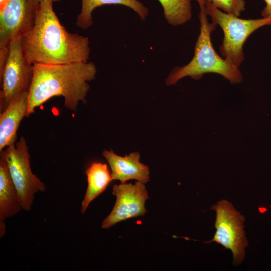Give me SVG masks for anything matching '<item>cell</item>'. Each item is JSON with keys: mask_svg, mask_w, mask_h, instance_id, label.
I'll return each instance as SVG.
<instances>
[{"mask_svg": "<svg viewBox=\"0 0 271 271\" xmlns=\"http://www.w3.org/2000/svg\"><path fill=\"white\" fill-rule=\"evenodd\" d=\"M29 91L15 97L0 114V151L17 139V132L28 108Z\"/></svg>", "mask_w": 271, "mask_h": 271, "instance_id": "obj_11", "label": "cell"}, {"mask_svg": "<svg viewBox=\"0 0 271 271\" xmlns=\"http://www.w3.org/2000/svg\"><path fill=\"white\" fill-rule=\"evenodd\" d=\"M1 158L6 162L17 190L22 209H31L35 194L44 192V183L31 170L30 154L26 140L19 141L0 151Z\"/></svg>", "mask_w": 271, "mask_h": 271, "instance_id": "obj_5", "label": "cell"}, {"mask_svg": "<svg viewBox=\"0 0 271 271\" xmlns=\"http://www.w3.org/2000/svg\"><path fill=\"white\" fill-rule=\"evenodd\" d=\"M88 185L81 203V213L84 214L90 203L102 193L112 181L107 164L99 162H93L86 170Z\"/></svg>", "mask_w": 271, "mask_h": 271, "instance_id": "obj_12", "label": "cell"}, {"mask_svg": "<svg viewBox=\"0 0 271 271\" xmlns=\"http://www.w3.org/2000/svg\"><path fill=\"white\" fill-rule=\"evenodd\" d=\"M81 10L77 18V27L86 29L93 24L92 13L97 7L106 4H120L131 8L142 20L149 14L148 9L139 0H81Z\"/></svg>", "mask_w": 271, "mask_h": 271, "instance_id": "obj_14", "label": "cell"}, {"mask_svg": "<svg viewBox=\"0 0 271 271\" xmlns=\"http://www.w3.org/2000/svg\"><path fill=\"white\" fill-rule=\"evenodd\" d=\"M37 1H38V2L39 3H40V2H42V1H45V0H37ZM48 1H50V2H52V3H53V2L59 1H60V0H48Z\"/></svg>", "mask_w": 271, "mask_h": 271, "instance_id": "obj_21", "label": "cell"}, {"mask_svg": "<svg viewBox=\"0 0 271 271\" xmlns=\"http://www.w3.org/2000/svg\"><path fill=\"white\" fill-rule=\"evenodd\" d=\"M112 194L116 200L109 215L103 221L101 227L109 229L127 219L142 216L147 211L145 203L148 194L144 183H121L113 186Z\"/></svg>", "mask_w": 271, "mask_h": 271, "instance_id": "obj_9", "label": "cell"}, {"mask_svg": "<svg viewBox=\"0 0 271 271\" xmlns=\"http://www.w3.org/2000/svg\"><path fill=\"white\" fill-rule=\"evenodd\" d=\"M102 155L110 166L112 180L125 183L134 179L144 184L149 181V167L140 161V155L138 152L121 156L110 149L104 150Z\"/></svg>", "mask_w": 271, "mask_h": 271, "instance_id": "obj_10", "label": "cell"}, {"mask_svg": "<svg viewBox=\"0 0 271 271\" xmlns=\"http://www.w3.org/2000/svg\"><path fill=\"white\" fill-rule=\"evenodd\" d=\"M9 0H0V8H2Z\"/></svg>", "mask_w": 271, "mask_h": 271, "instance_id": "obj_20", "label": "cell"}, {"mask_svg": "<svg viewBox=\"0 0 271 271\" xmlns=\"http://www.w3.org/2000/svg\"><path fill=\"white\" fill-rule=\"evenodd\" d=\"M1 222V237H2L5 233L6 229H5V223H4V221H0Z\"/></svg>", "mask_w": 271, "mask_h": 271, "instance_id": "obj_18", "label": "cell"}, {"mask_svg": "<svg viewBox=\"0 0 271 271\" xmlns=\"http://www.w3.org/2000/svg\"><path fill=\"white\" fill-rule=\"evenodd\" d=\"M52 2L39 3L35 24L22 37V47L32 64L57 65L88 62V37L68 31L54 11Z\"/></svg>", "mask_w": 271, "mask_h": 271, "instance_id": "obj_1", "label": "cell"}, {"mask_svg": "<svg viewBox=\"0 0 271 271\" xmlns=\"http://www.w3.org/2000/svg\"><path fill=\"white\" fill-rule=\"evenodd\" d=\"M33 66L26 117L54 96L63 97L65 108L71 111H75L79 102H86L89 82L95 79L97 73L93 62Z\"/></svg>", "mask_w": 271, "mask_h": 271, "instance_id": "obj_2", "label": "cell"}, {"mask_svg": "<svg viewBox=\"0 0 271 271\" xmlns=\"http://www.w3.org/2000/svg\"><path fill=\"white\" fill-rule=\"evenodd\" d=\"M3 69L0 72V111L3 112L10 101L19 94L29 91L34 75L33 64L26 58L22 36L12 39Z\"/></svg>", "mask_w": 271, "mask_h": 271, "instance_id": "obj_6", "label": "cell"}, {"mask_svg": "<svg viewBox=\"0 0 271 271\" xmlns=\"http://www.w3.org/2000/svg\"><path fill=\"white\" fill-rule=\"evenodd\" d=\"M205 10L213 22L223 32L219 48L222 56L238 68L244 60L243 46L247 39L258 29L271 25V18L241 19L224 12L207 1Z\"/></svg>", "mask_w": 271, "mask_h": 271, "instance_id": "obj_4", "label": "cell"}, {"mask_svg": "<svg viewBox=\"0 0 271 271\" xmlns=\"http://www.w3.org/2000/svg\"><path fill=\"white\" fill-rule=\"evenodd\" d=\"M22 209L18 193L8 166L0 158V221H4Z\"/></svg>", "mask_w": 271, "mask_h": 271, "instance_id": "obj_13", "label": "cell"}, {"mask_svg": "<svg viewBox=\"0 0 271 271\" xmlns=\"http://www.w3.org/2000/svg\"><path fill=\"white\" fill-rule=\"evenodd\" d=\"M207 16L205 9L200 10V33L195 43L194 56L187 64L173 69L165 80L167 86L175 85L187 76L198 80L204 74L209 73L221 75L232 84L242 81L239 68L221 57L214 50L211 35L217 25L214 22L210 23Z\"/></svg>", "mask_w": 271, "mask_h": 271, "instance_id": "obj_3", "label": "cell"}, {"mask_svg": "<svg viewBox=\"0 0 271 271\" xmlns=\"http://www.w3.org/2000/svg\"><path fill=\"white\" fill-rule=\"evenodd\" d=\"M265 6L261 11V15L264 18H271V0H264Z\"/></svg>", "mask_w": 271, "mask_h": 271, "instance_id": "obj_17", "label": "cell"}, {"mask_svg": "<svg viewBox=\"0 0 271 271\" xmlns=\"http://www.w3.org/2000/svg\"><path fill=\"white\" fill-rule=\"evenodd\" d=\"M200 7V10L205 9L206 0H196Z\"/></svg>", "mask_w": 271, "mask_h": 271, "instance_id": "obj_19", "label": "cell"}, {"mask_svg": "<svg viewBox=\"0 0 271 271\" xmlns=\"http://www.w3.org/2000/svg\"><path fill=\"white\" fill-rule=\"evenodd\" d=\"M167 22L173 26L184 24L192 16L191 0H158Z\"/></svg>", "mask_w": 271, "mask_h": 271, "instance_id": "obj_15", "label": "cell"}, {"mask_svg": "<svg viewBox=\"0 0 271 271\" xmlns=\"http://www.w3.org/2000/svg\"><path fill=\"white\" fill-rule=\"evenodd\" d=\"M39 4L37 0H9L0 8V49L33 27Z\"/></svg>", "mask_w": 271, "mask_h": 271, "instance_id": "obj_8", "label": "cell"}, {"mask_svg": "<svg viewBox=\"0 0 271 271\" xmlns=\"http://www.w3.org/2000/svg\"><path fill=\"white\" fill-rule=\"evenodd\" d=\"M227 14L239 17L245 10V0H206Z\"/></svg>", "mask_w": 271, "mask_h": 271, "instance_id": "obj_16", "label": "cell"}, {"mask_svg": "<svg viewBox=\"0 0 271 271\" xmlns=\"http://www.w3.org/2000/svg\"><path fill=\"white\" fill-rule=\"evenodd\" d=\"M216 212V232L213 239L206 243L215 242L231 251L233 264L244 260L248 242L244 230L245 218L230 202L222 200L211 206Z\"/></svg>", "mask_w": 271, "mask_h": 271, "instance_id": "obj_7", "label": "cell"}]
</instances>
